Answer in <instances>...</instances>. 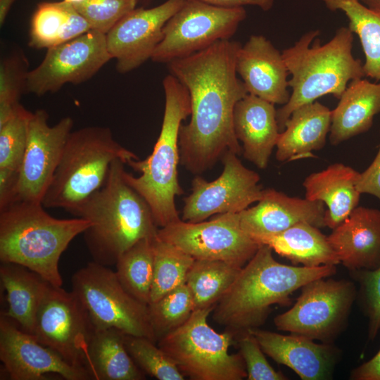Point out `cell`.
Masks as SVG:
<instances>
[{
	"instance_id": "obj_31",
	"label": "cell",
	"mask_w": 380,
	"mask_h": 380,
	"mask_svg": "<svg viewBox=\"0 0 380 380\" xmlns=\"http://www.w3.org/2000/svg\"><path fill=\"white\" fill-rule=\"evenodd\" d=\"M242 267L222 260H195L186 284L192 294L196 310L215 306Z\"/></svg>"
},
{
	"instance_id": "obj_27",
	"label": "cell",
	"mask_w": 380,
	"mask_h": 380,
	"mask_svg": "<svg viewBox=\"0 0 380 380\" xmlns=\"http://www.w3.org/2000/svg\"><path fill=\"white\" fill-rule=\"evenodd\" d=\"M260 245H266L294 265L306 267L338 265L340 261L328 238L309 223H299L283 232L252 237Z\"/></svg>"
},
{
	"instance_id": "obj_16",
	"label": "cell",
	"mask_w": 380,
	"mask_h": 380,
	"mask_svg": "<svg viewBox=\"0 0 380 380\" xmlns=\"http://www.w3.org/2000/svg\"><path fill=\"white\" fill-rule=\"evenodd\" d=\"M73 123L72 118L68 116L51 126L49 114L45 110L38 109L30 113L16 201L42 203L61 158Z\"/></svg>"
},
{
	"instance_id": "obj_8",
	"label": "cell",
	"mask_w": 380,
	"mask_h": 380,
	"mask_svg": "<svg viewBox=\"0 0 380 380\" xmlns=\"http://www.w3.org/2000/svg\"><path fill=\"white\" fill-rule=\"evenodd\" d=\"M215 306L196 309L182 326L157 341L184 376L193 380H242L247 378L241 355L230 354L234 335L219 334L208 323Z\"/></svg>"
},
{
	"instance_id": "obj_20",
	"label": "cell",
	"mask_w": 380,
	"mask_h": 380,
	"mask_svg": "<svg viewBox=\"0 0 380 380\" xmlns=\"http://www.w3.org/2000/svg\"><path fill=\"white\" fill-rule=\"evenodd\" d=\"M325 210L321 201L267 189L256 205L239 213V216L241 227L254 237L277 234L303 222L324 227Z\"/></svg>"
},
{
	"instance_id": "obj_26",
	"label": "cell",
	"mask_w": 380,
	"mask_h": 380,
	"mask_svg": "<svg viewBox=\"0 0 380 380\" xmlns=\"http://www.w3.org/2000/svg\"><path fill=\"white\" fill-rule=\"evenodd\" d=\"M380 113V82L351 81L331 110L330 143L336 146L367 132Z\"/></svg>"
},
{
	"instance_id": "obj_2",
	"label": "cell",
	"mask_w": 380,
	"mask_h": 380,
	"mask_svg": "<svg viewBox=\"0 0 380 380\" xmlns=\"http://www.w3.org/2000/svg\"><path fill=\"white\" fill-rule=\"evenodd\" d=\"M336 272L334 265L306 267L280 263L274 258L271 248L260 245L216 304L213 319L236 337L262 325L272 305H289L294 291Z\"/></svg>"
},
{
	"instance_id": "obj_12",
	"label": "cell",
	"mask_w": 380,
	"mask_h": 380,
	"mask_svg": "<svg viewBox=\"0 0 380 380\" xmlns=\"http://www.w3.org/2000/svg\"><path fill=\"white\" fill-rule=\"evenodd\" d=\"M94 331L74 292L49 284L35 319L32 334L36 339L70 365L87 371L88 348Z\"/></svg>"
},
{
	"instance_id": "obj_38",
	"label": "cell",
	"mask_w": 380,
	"mask_h": 380,
	"mask_svg": "<svg viewBox=\"0 0 380 380\" xmlns=\"http://www.w3.org/2000/svg\"><path fill=\"white\" fill-rule=\"evenodd\" d=\"M30 113L20 105L6 122L0 125V169L20 172L27 145Z\"/></svg>"
},
{
	"instance_id": "obj_29",
	"label": "cell",
	"mask_w": 380,
	"mask_h": 380,
	"mask_svg": "<svg viewBox=\"0 0 380 380\" xmlns=\"http://www.w3.org/2000/svg\"><path fill=\"white\" fill-rule=\"evenodd\" d=\"M124 333L95 329L88 348L87 372L94 380H141L144 374L126 348Z\"/></svg>"
},
{
	"instance_id": "obj_39",
	"label": "cell",
	"mask_w": 380,
	"mask_h": 380,
	"mask_svg": "<svg viewBox=\"0 0 380 380\" xmlns=\"http://www.w3.org/2000/svg\"><path fill=\"white\" fill-rule=\"evenodd\" d=\"M137 0H84L72 4L91 30L106 34L122 18L134 10Z\"/></svg>"
},
{
	"instance_id": "obj_34",
	"label": "cell",
	"mask_w": 380,
	"mask_h": 380,
	"mask_svg": "<svg viewBox=\"0 0 380 380\" xmlns=\"http://www.w3.org/2000/svg\"><path fill=\"white\" fill-rule=\"evenodd\" d=\"M150 322L157 341L185 323L196 310L186 284L148 305Z\"/></svg>"
},
{
	"instance_id": "obj_42",
	"label": "cell",
	"mask_w": 380,
	"mask_h": 380,
	"mask_svg": "<svg viewBox=\"0 0 380 380\" xmlns=\"http://www.w3.org/2000/svg\"><path fill=\"white\" fill-rule=\"evenodd\" d=\"M357 188L361 194H371L380 201V144L372 163L365 171L360 172Z\"/></svg>"
},
{
	"instance_id": "obj_28",
	"label": "cell",
	"mask_w": 380,
	"mask_h": 380,
	"mask_svg": "<svg viewBox=\"0 0 380 380\" xmlns=\"http://www.w3.org/2000/svg\"><path fill=\"white\" fill-rule=\"evenodd\" d=\"M0 279L8 308L3 315L23 331L32 334L38 309L50 283L28 268L1 262Z\"/></svg>"
},
{
	"instance_id": "obj_45",
	"label": "cell",
	"mask_w": 380,
	"mask_h": 380,
	"mask_svg": "<svg viewBox=\"0 0 380 380\" xmlns=\"http://www.w3.org/2000/svg\"><path fill=\"white\" fill-rule=\"evenodd\" d=\"M350 379L353 380H380V348L370 360L351 372Z\"/></svg>"
},
{
	"instance_id": "obj_22",
	"label": "cell",
	"mask_w": 380,
	"mask_h": 380,
	"mask_svg": "<svg viewBox=\"0 0 380 380\" xmlns=\"http://www.w3.org/2000/svg\"><path fill=\"white\" fill-rule=\"evenodd\" d=\"M327 238L340 263L350 270L380 266V210L357 206Z\"/></svg>"
},
{
	"instance_id": "obj_19",
	"label": "cell",
	"mask_w": 380,
	"mask_h": 380,
	"mask_svg": "<svg viewBox=\"0 0 380 380\" xmlns=\"http://www.w3.org/2000/svg\"><path fill=\"white\" fill-rule=\"evenodd\" d=\"M237 74L248 94L273 104L289 100V72L282 53L262 35H251L239 49L236 62Z\"/></svg>"
},
{
	"instance_id": "obj_10",
	"label": "cell",
	"mask_w": 380,
	"mask_h": 380,
	"mask_svg": "<svg viewBox=\"0 0 380 380\" xmlns=\"http://www.w3.org/2000/svg\"><path fill=\"white\" fill-rule=\"evenodd\" d=\"M246 16L243 7L223 8L200 0H185L165 25L151 60L169 63L229 39Z\"/></svg>"
},
{
	"instance_id": "obj_48",
	"label": "cell",
	"mask_w": 380,
	"mask_h": 380,
	"mask_svg": "<svg viewBox=\"0 0 380 380\" xmlns=\"http://www.w3.org/2000/svg\"><path fill=\"white\" fill-rule=\"evenodd\" d=\"M367 7L380 12V0H360Z\"/></svg>"
},
{
	"instance_id": "obj_9",
	"label": "cell",
	"mask_w": 380,
	"mask_h": 380,
	"mask_svg": "<svg viewBox=\"0 0 380 380\" xmlns=\"http://www.w3.org/2000/svg\"><path fill=\"white\" fill-rule=\"evenodd\" d=\"M72 291L87 311L95 328L115 329L156 343L148 308L131 295L115 272L94 261L72 277Z\"/></svg>"
},
{
	"instance_id": "obj_13",
	"label": "cell",
	"mask_w": 380,
	"mask_h": 380,
	"mask_svg": "<svg viewBox=\"0 0 380 380\" xmlns=\"http://www.w3.org/2000/svg\"><path fill=\"white\" fill-rule=\"evenodd\" d=\"M158 236L195 260H222L241 267L260 246L241 227L239 213L218 214L196 223L180 220L158 229Z\"/></svg>"
},
{
	"instance_id": "obj_43",
	"label": "cell",
	"mask_w": 380,
	"mask_h": 380,
	"mask_svg": "<svg viewBox=\"0 0 380 380\" xmlns=\"http://www.w3.org/2000/svg\"><path fill=\"white\" fill-rule=\"evenodd\" d=\"M68 20L60 39V44L72 40L91 30L87 20L75 9L71 4H68Z\"/></svg>"
},
{
	"instance_id": "obj_41",
	"label": "cell",
	"mask_w": 380,
	"mask_h": 380,
	"mask_svg": "<svg viewBox=\"0 0 380 380\" xmlns=\"http://www.w3.org/2000/svg\"><path fill=\"white\" fill-rule=\"evenodd\" d=\"M353 272L360 284L363 310L368 318V338L372 341L380 331V266Z\"/></svg>"
},
{
	"instance_id": "obj_6",
	"label": "cell",
	"mask_w": 380,
	"mask_h": 380,
	"mask_svg": "<svg viewBox=\"0 0 380 380\" xmlns=\"http://www.w3.org/2000/svg\"><path fill=\"white\" fill-rule=\"evenodd\" d=\"M165 110L161 129L152 153L130 166L139 177L127 172L126 182L149 205L155 222L163 227L180 220L176 209V196L184 194L177 177L180 162L179 132L182 120L191 114L190 96L186 87L170 74L163 80Z\"/></svg>"
},
{
	"instance_id": "obj_7",
	"label": "cell",
	"mask_w": 380,
	"mask_h": 380,
	"mask_svg": "<svg viewBox=\"0 0 380 380\" xmlns=\"http://www.w3.org/2000/svg\"><path fill=\"white\" fill-rule=\"evenodd\" d=\"M130 165L139 157L113 137L109 127L88 126L72 131L42 203L66 211L104 184L113 161Z\"/></svg>"
},
{
	"instance_id": "obj_40",
	"label": "cell",
	"mask_w": 380,
	"mask_h": 380,
	"mask_svg": "<svg viewBox=\"0 0 380 380\" xmlns=\"http://www.w3.org/2000/svg\"><path fill=\"white\" fill-rule=\"evenodd\" d=\"M236 338L246 365L248 380L287 379L286 376L270 365L258 340L251 332L248 331Z\"/></svg>"
},
{
	"instance_id": "obj_35",
	"label": "cell",
	"mask_w": 380,
	"mask_h": 380,
	"mask_svg": "<svg viewBox=\"0 0 380 380\" xmlns=\"http://www.w3.org/2000/svg\"><path fill=\"white\" fill-rule=\"evenodd\" d=\"M127 350L141 371L159 380H183L184 374L171 358L150 339L125 334Z\"/></svg>"
},
{
	"instance_id": "obj_47",
	"label": "cell",
	"mask_w": 380,
	"mask_h": 380,
	"mask_svg": "<svg viewBox=\"0 0 380 380\" xmlns=\"http://www.w3.org/2000/svg\"><path fill=\"white\" fill-rule=\"evenodd\" d=\"M16 0H0V24L2 25L8 12Z\"/></svg>"
},
{
	"instance_id": "obj_17",
	"label": "cell",
	"mask_w": 380,
	"mask_h": 380,
	"mask_svg": "<svg viewBox=\"0 0 380 380\" xmlns=\"http://www.w3.org/2000/svg\"><path fill=\"white\" fill-rule=\"evenodd\" d=\"M184 1L167 0L151 8H135L106 34L108 51L117 61L118 72H129L151 59L165 25Z\"/></svg>"
},
{
	"instance_id": "obj_25",
	"label": "cell",
	"mask_w": 380,
	"mask_h": 380,
	"mask_svg": "<svg viewBox=\"0 0 380 380\" xmlns=\"http://www.w3.org/2000/svg\"><path fill=\"white\" fill-rule=\"evenodd\" d=\"M331 110L315 101L295 109L280 132L276 158L281 163L315 158L322 149L331 126Z\"/></svg>"
},
{
	"instance_id": "obj_24",
	"label": "cell",
	"mask_w": 380,
	"mask_h": 380,
	"mask_svg": "<svg viewBox=\"0 0 380 380\" xmlns=\"http://www.w3.org/2000/svg\"><path fill=\"white\" fill-rule=\"evenodd\" d=\"M359 175L350 166L336 163L305 179V198L326 204L325 227L334 229L358 206L362 194L357 188Z\"/></svg>"
},
{
	"instance_id": "obj_44",
	"label": "cell",
	"mask_w": 380,
	"mask_h": 380,
	"mask_svg": "<svg viewBox=\"0 0 380 380\" xmlns=\"http://www.w3.org/2000/svg\"><path fill=\"white\" fill-rule=\"evenodd\" d=\"M19 172L0 169V210L16 201Z\"/></svg>"
},
{
	"instance_id": "obj_18",
	"label": "cell",
	"mask_w": 380,
	"mask_h": 380,
	"mask_svg": "<svg viewBox=\"0 0 380 380\" xmlns=\"http://www.w3.org/2000/svg\"><path fill=\"white\" fill-rule=\"evenodd\" d=\"M0 360L11 380H44L46 374L51 373L66 380L91 379L87 371L68 363L3 314L0 317Z\"/></svg>"
},
{
	"instance_id": "obj_49",
	"label": "cell",
	"mask_w": 380,
	"mask_h": 380,
	"mask_svg": "<svg viewBox=\"0 0 380 380\" xmlns=\"http://www.w3.org/2000/svg\"><path fill=\"white\" fill-rule=\"evenodd\" d=\"M63 1L71 4H75L82 2L84 0H63Z\"/></svg>"
},
{
	"instance_id": "obj_4",
	"label": "cell",
	"mask_w": 380,
	"mask_h": 380,
	"mask_svg": "<svg viewBox=\"0 0 380 380\" xmlns=\"http://www.w3.org/2000/svg\"><path fill=\"white\" fill-rule=\"evenodd\" d=\"M319 30L305 33L282 55L291 78L289 100L277 110L280 132L292 112L317 99L331 94L339 99L348 84L365 77L362 61L352 53L353 33L348 27L338 28L324 44L317 37Z\"/></svg>"
},
{
	"instance_id": "obj_23",
	"label": "cell",
	"mask_w": 380,
	"mask_h": 380,
	"mask_svg": "<svg viewBox=\"0 0 380 380\" xmlns=\"http://www.w3.org/2000/svg\"><path fill=\"white\" fill-rule=\"evenodd\" d=\"M233 128L243 157L265 169L280 134L274 104L248 94L234 107Z\"/></svg>"
},
{
	"instance_id": "obj_36",
	"label": "cell",
	"mask_w": 380,
	"mask_h": 380,
	"mask_svg": "<svg viewBox=\"0 0 380 380\" xmlns=\"http://www.w3.org/2000/svg\"><path fill=\"white\" fill-rule=\"evenodd\" d=\"M69 3H43L38 6L31 22L29 46L49 49L60 43L65 26Z\"/></svg>"
},
{
	"instance_id": "obj_30",
	"label": "cell",
	"mask_w": 380,
	"mask_h": 380,
	"mask_svg": "<svg viewBox=\"0 0 380 380\" xmlns=\"http://www.w3.org/2000/svg\"><path fill=\"white\" fill-rule=\"evenodd\" d=\"M331 11H341L348 19V27L360 42L365 75L380 82V12L360 0H320Z\"/></svg>"
},
{
	"instance_id": "obj_11",
	"label": "cell",
	"mask_w": 380,
	"mask_h": 380,
	"mask_svg": "<svg viewBox=\"0 0 380 380\" xmlns=\"http://www.w3.org/2000/svg\"><path fill=\"white\" fill-rule=\"evenodd\" d=\"M291 309L278 315V330L329 343L342 328L355 299L354 284L347 280L321 278L302 288Z\"/></svg>"
},
{
	"instance_id": "obj_32",
	"label": "cell",
	"mask_w": 380,
	"mask_h": 380,
	"mask_svg": "<svg viewBox=\"0 0 380 380\" xmlns=\"http://www.w3.org/2000/svg\"><path fill=\"white\" fill-rule=\"evenodd\" d=\"M156 238L139 241L124 252L115 264V273L122 286L146 305L150 303L153 284Z\"/></svg>"
},
{
	"instance_id": "obj_37",
	"label": "cell",
	"mask_w": 380,
	"mask_h": 380,
	"mask_svg": "<svg viewBox=\"0 0 380 380\" xmlns=\"http://www.w3.org/2000/svg\"><path fill=\"white\" fill-rule=\"evenodd\" d=\"M27 65L20 54L4 58L0 63V125L6 122L21 105L25 93Z\"/></svg>"
},
{
	"instance_id": "obj_21",
	"label": "cell",
	"mask_w": 380,
	"mask_h": 380,
	"mask_svg": "<svg viewBox=\"0 0 380 380\" xmlns=\"http://www.w3.org/2000/svg\"><path fill=\"white\" fill-rule=\"evenodd\" d=\"M248 331L255 336L264 353L291 368L301 379L331 377L339 354L331 344L317 343L313 339L294 334L284 335L258 328Z\"/></svg>"
},
{
	"instance_id": "obj_1",
	"label": "cell",
	"mask_w": 380,
	"mask_h": 380,
	"mask_svg": "<svg viewBox=\"0 0 380 380\" xmlns=\"http://www.w3.org/2000/svg\"><path fill=\"white\" fill-rule=\"evenodd\" d=\"M241 46L221 40L167 63L190 96L191 119L180 126L179 148L180 163L192 174L210 170L228 151L242 153L233 128L234 107L248 94L236 70Z\"/></svg>"
},
{
	"instance_id": "obj_14",
	"label": "cell",
	"mask_w": 380,
	"mask_h": 380,
	"mask_svg": "<svg viewBox=\"0 0 380 380\" xmlns=\"http://www.w3.org/2000/svg\"><path fill=\"white\" fill-rule=\"evenodd\" d=\"M221 160L223 170L215 180L198 175L192 180L191 193L184 200L183 221L196 223L215 215L239 213L262 198L264 189L255 171L246 167L232 151Z\"/></svg>"
},
{
	"instance_id": "obj_3",
	"label": "cell",
	"mask_w": 380,
	"mask_h": 380,
	"mask_svg": "<svg viewBox=\"0 0 380 380\" xmlns=\"http://www.w3.org/2000/svg\"><path fill=\"white\" fill-rule=\"evenodd\" d=\"M125 163L112 162L103 186L68 210L89 220L84 239L93 261L115 265L120 256L139 241L158 235L151 209L123 177Z\"/></svg>"
},
{
	"instance_id": "obj_5",
	"label": "cell",
	"mask_w": 380,
	"mask_h": 380,
	"mask_svg": "<svg viewBox=\"0 0 380 380\" xmlns=\"http://www.w3.org/2000/svg\"><path fill=\"white\" fill-rule=\"evenodd\" d=\"M44 208L40 202L18 201L0 210V260L21 265L61 287L60 258L91 223L56 218Z\"/></svg>"
},
{
	"instance_id": "obj_33",
	"label": "cell",
	"mask_w": 380,
	"mask_h": 380,
	"mask_svg": "<svg viewBox=\"0 0 380 380\" xmlns=\"http://www.w3.org/2000/svg\"><path fill=\"white\" fill-rule=\"evenodd\" d=\"M194 260L190 255L157 235L154 241V270L149 304L186 284Z\"/></svg>"
},
{
	"instance_id": "obj_46",
	"label": "cell",
	"mask_w": 380,
	"mask_h": 380,
	"mask_svg": "<svg viewBox=\"0 0 380 380\" xmlns=\"http://www.w3.org/2000/svg\"><path fill=\"white\" fill-rule=\"evenodd\" d=\"M205 3L215 6L223 8H237L243 7V6H255L264 11L270 10L275 0H200Z\"/></svg>"
},
{
	"instance_id": "obj_15",
	"label": "cell",
	"mask_w": 380,
	"mask_h": 380,
	"mask_svg": "<svg viewBox=\"0 0 380 380\" xmlns=\"http://www.w3.org/2000/svg\"><path fill=\"white\" fill-rule=\"evenodd\" d=\"M110 59L106 34L91 30L47 49L42 63L27 73L25 93L40 96L55 93L68 83L84 82Z\"/></svg>"
}]
</instances>
